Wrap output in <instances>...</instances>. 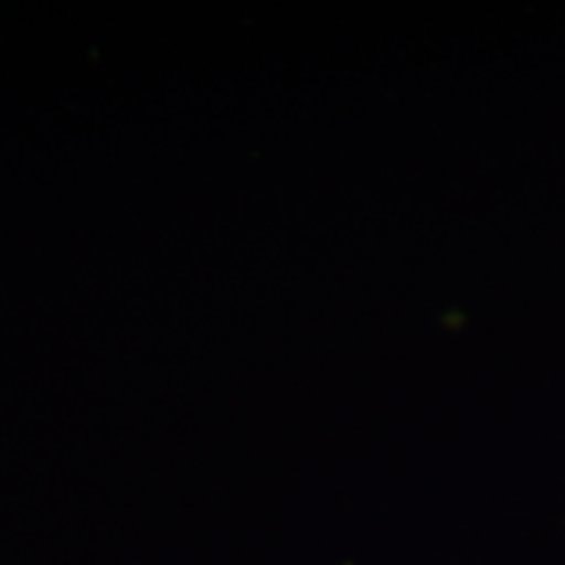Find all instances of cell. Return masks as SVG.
Instances as JSON below:
<instances>
[]
</instances>
